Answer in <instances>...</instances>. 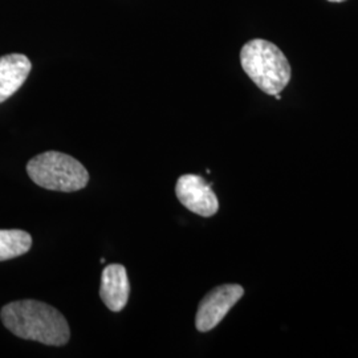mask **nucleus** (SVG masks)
<instances>
[{"mask_svg": "<svg viewBox=\"0 0 358 358\" xmlns=\"http://www.w3.org/2000/svg\"><path fill=\"white\" fill-rule=\"evenodd\" d=\"M3 325L19 338L63 346L71 338L68 321L56 308L38 300H19L1 308Z\"/></svg>", "mask_w": 358, "mask_h": 358, "instance_id": "1", "label": "nucleus"}, {"mask_svg": "<svg viewBox=\"0 0 358 358\" xmlns=\"http://www.w3.org/2000/svg\"><path fill=\"white\" fill-rule=\"evenodd\" d=\"M244 72L256 87L269 96L279 94L289 84L292 69L288 59L273 43L254 38L241 51Z\"/></svg>", "mask_w": 358, "mask_h": 358, "instance_id": "2", "label": "nucleus"}, {"mask_svg": "<svg viewBox=\"0 0 358 358\" xmlns=\"http://www.w3.org/2000/svg\"><path fill=\"white\" fill-rule=\"evenodd\" d=\"M27 173L38 186L53 192H78L90 182L88 170L76 158L52 150L29 159Z\"/></svg>", "mask_w": 358, "mask_h": 358, "instance_id": "3", "label": "nucleus"}, {"mask_svg": "<svg viewBox=\"0 0 358 358\" xmlns=\"http://www.w3.org/2000/svg\"><path fill=\"white\" fill-rule=\"evenodd\" d=\"M243 294L244 288L239 284H223L210 291L196 310L195 328L202 333L213 331Z\"/></svg>", "mask_w": 358, "mask_h": 358, "instance_id": "4", "label": "nucleus"}, {"mask_svg": "<svg viewBox=\"0 0 358 358\" xmlns=\"http://www.w3.org/2000/svg\"><path fill=\"white\" fill-rule=\"evenodd\" d=\"M176 195L182 205L199 217H213L219 210V201L211 183H207L201 176L185 174L179 177Z\"/></svg>", "mask_w": 358, "mask_h": 358, "instance_id": "5", "label": "nucleus"}, {"mask_svg": "<svg viewBox=\"0 0 358 358\" xmlns=\"http://www.w3.org/2000/svg\"><path fill=\"white\" fill-rule=\"evenodd\" d=\"M130 294L127 268L121 264H110L101 273L100 297L112 312H121L127 307Z\"/></svg>", "mask_w": 358, "mask_h": 358, "instance_id": "6", "label": "nucleus"}, {"mask_svg": "<svg viewBox=\"0 0 358 358\" xmlns=\"http://www.w3.org/2000/svg\"><path fill=\"white\" fill-rule=\"evenodd\" d=\"M31 69L32 64L24 55L11 53L0 57V103L22 88Z\"/></svg>", "mask_w": 358, "mask_h": 358, "instance_id": "7", "label": "nucleus"}, {"mask_svg": "<svg viewBox=\"0 0 358 358\" xmlns=\"http://www.w3.org/2000/svg\"><path fill=\"white\" fill-rule=\"evenodd\" d=\"M32 247L31 235L23 230H0V262L24 255Z\"/></svg>", "mask_w": 358, "mask_h": 358, "instance_id": "8", "label": "nucleus"}, {"mask_svg": "<svg viewBox=\"0 0 358 358\" xmlns=\"http://www.w3.org/2000/svg\"><path fill=\"white\" fill-rule=\"evenodd\" d=\"M328 1H332V3H343L345 0H328Z\"/></svg>", "mask_w": 358, "mask_h": 358, "instance_id": "9", "label": "nucleus"}]
</instances>
